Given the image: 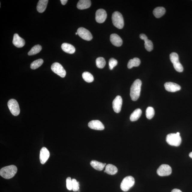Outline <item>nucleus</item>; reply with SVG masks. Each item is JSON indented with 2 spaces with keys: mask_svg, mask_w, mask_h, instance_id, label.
Wrapping results in <instances>:
<instances>
[{
  "mask_svg": "<svg viewBox=\"0 0 192 192\" xmlns=\"http://www.w3.org/2000/svg\"><path fill=\"white\" fill-rule=\"evenodd\" d=\"M142 82L139 79L135 80L130 88V97L134 101L137 100L139 98L141 91Z\"/></svg>",
  "mask_w": 192,
  "mask_h": 192,
  "instance_id": "obj_1",
  "label": "nucleus"
},
{
  "mask_svg": "<svg viewBox=\"0 0 192 192\" xmlns=\"http://www.w3.org/2000/svg\"><path fill=\"white\" fill-rule=\"evenodd\" d=\"M18 169L14 165L4 167L0 170V175L2 177L5 179H10L15 176Z\"/></svg>",
  "mask_w": 192,
  "mask_h": 192,
  "instance_id": "obj_2",
  "label": "nucleus"
},
{
  "mask_svg": "<svg viewBox=\"0 0 192 192\" xmlns=\"http://www.w3.org/2000/svg\"><path fill=\"white\" fill-rule=\"evenodd\" d=\"M113 25L116 28L122 29L124 27V23L122 15L118 11H115L113 13L112 16Z\"/></svg>",
  "mask_w": 192,
  "mask_h": 192,
  "instance_id": "obj_3",
  "label": "nucleus"
},
{
  "mask_svg": "<svg viewBox=\"0 0 192 192\" xmlns=\"http://www.w3.org/2000/svg\"><path fill=\"white\" fill-rule=\"evenodd\" d=\"M166 141L169 145L178 147L182 142V138L177 134H170L167 136Z\"/></svg>",
  "mask_w": 192,
  "mask_h": 192,
  "instance_id": "obj_4",
  "label": "nucleus"
},
{
  "mask_svg": "<svg viewBox=\"0 0 192 192\" xmlns=\"http://www.w3.org/2000/svg\"><path fill=\"white\" fill-rule=\"evenodd\" d=\"M135 180L132 176H128L124 178L121 183L120 188L123 191L126 192L134 185Z\"/></svg>",
  "mask_w": 192,
  "mask_h": 192,
  "instance_id": "obj_5",
  "label": "nucleus"
},
{
  "mask_svg": "<svg viewBox=\"0 0 192 192\" xmlns=\"http://www.w3.org/2000/svg\"><path fill=\"white\" fill-rule=\"evenodd\" d=\"M170 58L172 63L175 69L179 72L183 71V67L178 60V56L177 53L172 52L170 55Z\"/></svg>",
  "mask_w": 192,
  "mask_h": 192,
  "instance_id": "obj_6",
  "label": "nucleus"
},
{
  "mask_svg": "<svg viewBox=\"0 0 192 192\" xmlns=\"http://www.w3.org/2000/svg\"><path fill=\"white\" fill-rule=\"evenodd\" d=\"M8 105L11 114L13 115L17 116L20 114V109L16 100L14 99L10 100L8 103Z\"/></svg>",
  "mask_w": 192,
  "mask_h": 192,
  "instance_id": "obj_7",
  "label": "nucleus"
},
{
  "mask_svg": "<svg viewBox=\"0 0 192 192\" xmlns=\"http://www.w3.org/2000/svg\"><path fill=\"white\" fill-rule=\"evenodd\" d=\"M51 70L52 71L62 78H64L66 75V72L63 66L60 63L55 62L52 65Z\"/></svg>",
  "mask_w": 192,
  "mask_h": 192,
  "instance_id": "obj_8",
  "label": "nucleus"
},
{
  "mask_svg": "<svg viewBox=\"0 0 192 192\" xmlns=\"http://www.w3.org/2000/svg\"><path fill=\"white\" fill-rule=\"evenodd\" d=\"M77 32L80 38L86 41H91L93 38V36L89 31L84 28H78Z\"/></svg>",
  "mask_w": 192,
  "mask_h": 192,
  "instance_id": "obj_9",
  "label": "nucleus"
},
{
  "mask_svg": "<svg viewBox=\"0 0 192 192\" xmlns=\"http://www.w3.org/2000/svg\"><path fill=\"white\" fill-rule=\"evenodd\" d=\"M172 170L171 167L167 164H162L158 168L157 173L161 176H170L171 174Z\"/></svg>",
  "mask_w": 192,
  "mask_h": 192,
  "instance_id": "obj_10",
  "label": "nucleus"
},
{
  "mask_svg": "<svg viewBox=\"0 0 192 192\" xmlns=\"http://www.w3.org/2000/svg\"><path fill=\"white\" fill-rule=\"evenodd\" d=\"M106 11L103 9L98 10L95 14V20L99 23L104 22L107 18Z\"/></svg>",
  "mask_w": 192,
  "mask_h": 192,
  "instance_id": "obj_11",
  "label": "nucleus"
},
{
  "mask_svg": "<svg viewBox=\"0 0 192 192\" xmlns=\"http://www.w3.org/2000/svg\"><path fill=\"white\" fill-rule=\"evenodd\" d=\"M122 99L120 96L118 95L115 98L112 102V107L115 112L119 113L122 109Z\"/></svg>",
  "mask_w": 192,
  "mask_h": 192,
  "instance_id": "obj_12",
  "label": "nucleus"
},
{
  "mask_svg": "<svg viewBox=\"0 0 192 192\" xmlns=\"http://www.w3.org/2000/svg\"><path fill=\"white\" fill-rule=\"evenodd\" d=\"M88 125L90 128L93 130H103L105 128L102 123L98 120L91 121L88 123Z\"/></svg>",
  "mask_w": 192,
  "mask_h": 192,
  "instance_id": "obj_13",
  "label": "nucleus"
},
{
  "mask_svg": "<svg viewBox=\"0 0 192 192\" xmlns=\"http://www.w3.org/2000/svg\"><path fill=\"white\" fill-rule=\"evenodd\" d=\"M50 155L49 151L46 147L42 148L40 152V160L42 164H44L46 162Z\"/></svg>",
  "mask_w": 192,
  "mask_h": 192,
  "instance_id": "obj_14",
  "label": "nucleus"
},
{
  "mask_svg": "<svg viewBox=\"0 0 192 192\" xmlns=\"http://www.w3.org/2000/svg\"><path fill=\"white\" fill-rule=\"evenodd\" d=\"M164 86L167 91L171 92L179 91L181 89V87L178 84L171 82H166Z\"/></svg>",
  "mask_w": 192,
  "mask_h": 192,
  "instance_id": "obj_15",
  "label": "nucleus"
},
{
  "mask_svg": "<svg viewBox=\"0 0 192 192\" xmlns=\"http://www.w3.org/2000/svg\"><path fill=\"white\" fill-rule=\"evenodd\" d=\"M13 43L17 47L22 48L25 45L24 39L19 36L18 34H15L13 37Z\"/></svg>",
  "mask_w": 192,
  "mask_h": 192,
  "instance_id": "obj_16",
  "label": "nucleus"
},
{
  "mask_svg": "<svg viewBox=\"0 0 192 192\" xmlns=\"http://www.w3.org/2000/svg\"><path fill=\"white\" fill-rule=\"evenodd\" d=\"M110 40L111 43L116 47H120L122 45V39L117 34H111L110 36Z\"/></svg>",
  "mask_w": 192,
  "mask_h": 192,
  "instance_id": "obj_17",
  "label": "nucleus"
},
{
  "mask_svg": "<svg viewBox=\"0 0 192 192\" xmlns=\"http://www.w3.org/2000/svg\"><path fill=\"white\" fill-rule=\"evenodd\" d=\"M91 2L89 0H80L77 4V7L78 9L83 10L86 9L91 7Z\"/></svg>",
  "mask_w": 192,
  "mask_h": 192,
  "instance_id": "obj_18",
  "label": "nucleus"
},
{
  "mask_svg": "<svg viewBox=\"0 0 192 192\" xmlns=\"http://www.w3.org/2000/svg\"><path fill=\"white\" fill-rule=\"evenodd\" d=\"M61 48L63 51L67 53L73 54L76 51L75 48L70 44L63 43L61 46Z\"/></svg>",
  "mask_w": 192,
  "mask_h": 192,
  "instance_id": "obj_19",
  "label": "nucleus"
},
{
  "mask_svg": "<svg viewBox=\"0 0 192 192\" xmlns=\"http://www.w3.org/2000/svg\"><path fill=\"white\" fill-rule=\"evenodd\" d=\"M49 1L48 0H40L37 6V10L38 12L43 13L45 10Z\"/></svg>",
  "mask_w": 192,
  "mask_h": 192,
  "instance_id": "obj_20",
  "label": "nucleus"
},
{
  "mask_svg": "<svg viewBox=\"0 0 192 192\" xmlns=\"http://www.w3.org/2000/svg\"><path fill=\"white\" fill-rule=\"evenodd\" d=\"M118 171V170L116 166L112 164H108L106 166L104 172L111 175H113L116 174Z\"/></svg>",
  "mask_w": 192,
  "mask_h": 192,
  "instance_id": "obj_21",
  "label": "nucleus"
},
{
  "mask_svg": "<svg viewBox=\"0 0 192 192\" xmlns=\"http://www.w3.org/2000/svg\"><path fill=\"white\" fill-rule=\"evenodd\" d=\"M166 13V9L163 7L156 8L153 11V14L157 18H160Z\"/></svg>",
  "mask_w": 192,
  "mask_h": 192,
  "instance_id": "obj_22",
  "label": "nucleus"
},
{
  "mask_svg": "<svg viewBox=\"0 0 192 192\" xmlns=\"http://www.w3.org/2000/svg\"><path fill=\"white\" fill-rule=\"evenodd\" d=\"M90 164L94 169L99 171L102 170L106 165V163H102L96 160L92 161Z\"/></svg>",
  "mask_w": 192,
  "mask_h": 192,
  "instance_id": "obj_23",
  "label": "nucleus"
},
{
  "mask_svg": "<svg viewBox=\"0 0 192 192\" xmlns=\"http://www.w3.org/2000/svg\"><path fill=\"white\" fill-rule=\"evenodd\" d=\"M142 110L140 109H136L130 115V120L131 122L137 121L142 115Z\"/></svg>",
  "mask_w": 192,
  "mask_h": 192,
  "instance_id": "obj_24",
  "label": "nucleus"
},
{
  "mask_svg": "<svg viewBox=\"0 0 192 192\" xmlns=\"http://www.w3.org/2000/svg\"><path fill=\"white\" fill-rule=\"evenodd\" d=\"M141 63V61L137 58H134L133 59H130L128 63V68L131 69L134 67H138Z\"/></svg>",
  "mask_w": 192,
  "mask_h": 192,
  "instance_id": "obj_25",
  "label": "nucleus"
},
{
  "mask_svg": "<svg viewBox=\"0 0 192 192\" xmlns=\"http://www.w3.org/2000/svg\"><path fill=\"white\" fill-rule=\"evenodd\" d=\"M42 49L41 45H38L34 46L29 52L28 55L29 56H32L37 54L41 51Z\"/></svg>",
  "mask_w": 192,
  "mask_h": 192,
  "instance_id": "obj_26",
  "label": "nucleus"
},
{
  "mask_svg": "<svg viewBox=\"0 0 192 192\" xmlns=\"http://www.w3.org/2000/svg\"><path fill=\"white\" fill-rule=\"evenodd\" d=\"M44 63L43 59H39L34 61L30 65L31 68L32 70H35L41 66Z\"/></svg>",
  "mask_w": 192,
  "mask_h": 192,
  "instance_id": "obj_27",
  "label": "nucleus"
},
{
  "mask_svg": "<svg viewBox=\"0 0 192 192\" xmlns=\"http://www.w3.org/2000/svg\"><path fill=\"white\" fill-rule=\"evenodd\" d=\"M82 77L85 81L88 82H91L94 81V78L93 75L88 72H84L82 74Z\"/></svg>",
  "mask_w": 192,
  "mask_h": 192,
  "instance_id": "obj_28",
  "label": "nucleus"
},
{
  "mask_svg": "<svg viewBox=\"0 0 192 192\" xmlns=\"http://www.w3.org/2000/svg\"><path fill=\"white\" fill-rule=\"evenodd\" d=\"M96 65L99 68H103L105 66L106 61L103 57L98 58L96 61Z\"/></svg>",
  "mask_w": 192,
  "mask_h": 192,
  "instance_id": "obj_29",
  "label": "nucleus"
},
{
  "mask_svg": "<svg viewBox=\"0 0 192 192\" xmlns=\"http://www.w3.org/2000/svg\"><path fill=\"white\" fill-rule=\"evenodd\" d=\"M155 114L154 109L152 107H148L146 110V116L147 118L148 119H151L154 116Z\"/></svg>",
  "mask_w": 192,
  "mask_h": 192,
  "instance_id": "obj_30",
  "label": "nucleus"
},
{
  "mask_svg": "<svg viewBox=\"0 0 192 192\" xmlns=\"http://www.w3.org/2000/svg\"><path fill=\"white\" fill-rule=\"evenodd\" d=\"M145 41V48L147 51L150 52L153 49V44L152 41L148 39L144 40Z\"/></svg>",
  "mask_w": 192,
  "mask_h": 192,
  "instance_id": "obj_31",
  "label": "nucleus"
},
{
  "mask_svg": "<svg viewBox=\"0 0 192 192\" xmlns=\"http://www.w3.org/2000/svg\"><path fill=\"white\" fill-rule=\"evenodd\" d=\"M72 190L74 191H77L80 189V185L79 182L74 178L72 179Z\"/></svg>",
  "mask_w": 192,
  "mask_h": 192,
  "instance_id": "obj_32",
  "label": "nucleus"
},
{
  "mask_svg": "<svg viewBox=\"0 0 192 192\" xmlns=\"http://www.w3.org/2000/svg\"><path fill=\"white\" fill-rule=\"evenodd\" d=\"M118 64V61L114 58H111L109 60V68L112 70L114 67Z\"/></svg>",
  "mask_w": 192,
  "mask_h": 192,
  "instance_id": "obj_33",
  "label": "nucleus"
},
{
  "mask_svg": "<svg viewBox=\"0 0 192 192\" xmlns=\"http://www.w3.org/2000/svg\"><path fill=\"white\" fill-rule=\"evenodd\" d=\"M66 187L67 189L69 190H72V179H71V178L70 177H68L67 178Z\"/></svg>",
  "mask_w": 192,
  "mask_h": 192,
  "instance_id": "obj_34",
  "label": "nucleus"
},
{
  "mask_svg": "<svg viewBox=\"0 0 192 192\" xmlns=\"http://www.w3.org/2000/svg\"><path fill=\"white\" fill-rule=\"evenodd\" d=\"M140 38L142 40H145L146 39H147L148 38L147 36H146V34H140Z\"/></svg>",
  "mask_w": 192,
  "mask_h": 192,
  "instance_id": "obj_35",
  "label": "nucleus"
},
{
  "mask_svg": "<svg viewBox=\"0 0 192 192\" xmlns=\"http://www.w3.org/2000/svg\"><path fill=\"white\" fill-rule=\"evenodd\" d=\"M61 2L63 5H65L67 3L68 1L67 0H61Z\"/></svg>",
  "mask_w": 192,
  "mask_h": 192,
  "instance_id": "obj_36",
  "label": "nucleus"
},
{
  "mask_svg": "<svg viewBox=\"0 0 192 192\" xmlns=\"http://www.w3.org/2000/svg\"><path fill=\"white\" fill-rule=\"evenodd\" d=\"M171 192H182L180 190L178 189H174L172 190Z\"/></svg>",
  "mask_w": 192,
  "mask_h": 192,
  "instance_id": "obj_37",
  "label": "nucleus"
},
{
  "mask_svg": "<svg viewBox=\"0 0 192 192\" xmlns=\"http://www.w3.org/2000/svg\"><path fill=\"white\" fill-rule=\"evenodd\" d=\"M189 155V157L192 159V152L190 153Z\"/></svg>",
  "mask_w": 192,
  "mask_h": 192,
  "instance_id": "obj_38",
  "label": "nucleus"
},
{
  "mask_svg": "<svg viewBox=\"0 0 192 192\" xmlns=\"http://www.w3.org/2000/svg\"><path fill=\"white\" fill-rule=\"evenodd\" d=\"M76 35H77V34H78L77 32H76Z\"/></svg>",
  "mask_w": 192,
  "mask_h": 192,
  "instance_id": "obj_39",
  "label": "nucleus"
}]
</instances>
